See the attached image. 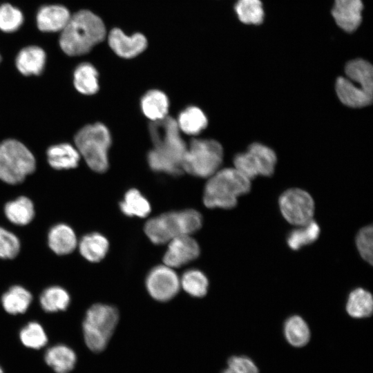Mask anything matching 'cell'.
<instances>
[{"label":"cell","mask_w":373,"mask_h":373,"mask_svg":"<svg viewBox=\"0 0 373 373\" xmlns=\"http://www.w3.org/2000/svg\"><path fill=\"white\" fill-rule=\"evenodd\" d=\"M102 19L88 10L77 12L62 30L59 39L61 50L68 55H84L106 37Z\"/></svg>","instance_id":"2"},{"label":"cell","mask_w":373,"mask_h":373,"mask_svg":"<svg viewBox=\"0 0 373 373\" xmlns=\"http://www.w3.org/2000/svg\"><path fill=\"white\" fill-rule=\"evenodd\" d=\"M341 102L350 108H363L372 104L373 87L346 77H338L335 84Z\"/></svg>","instance_id":"12"},{"label":"cell","mask_w":373,"mask_h":373,"mask_svg":"<svg viewBox=\"0 0 373 373\" xmlns=\"http://www.w3.org/2000/svg\"><path fill=\"white\" fill-rule=\"evenodd\" d=\"M119 208L124 215L138 218L146 217L151 210L148 200L136 189L126 192Z\"/></svg>","instance_id":"28"},{"label":"cell","mask_w":373,"mask_h":373,"mask_svg":"<svg viewBox=\"0 0 373 373\" xmlns=\"http://www.w3.org/2000/svg\"><path fill=\"white\" fill-rule=\"evenodd\" d=\"M35 169V159L21 142L9 139L0 143V179L11 184L21 182Z\"/></svg>","instance_id":"8"},{"label":"cell","mask_w":373,"mask_h":373,"mask_svg":"<svg viewBox=\"0 0 373 373\" xmlns=\"http://www.w3.org/2000/svg\"><path fill=\"white\" fill-rule=\"evenodd\" d=\"M32 299L30 291L21 286L15 285L3 294L1 303L8 313L17 314L24 313L28 309Z\"/></svg>","instance_id":"25"},{"label":"cell","mask_w":373,"mask_h":373,"mask_svg":"<svg viewBox=\"0 0 373 373\" xmlns=\"http://www.w3.org/2000/svg\"><path fill=\"white\" fill-rule=\"evenodd\" d=\"M73 77L75 88L84 95H93L99 90L98 72L91 64H79Z\"/></svg>","instance_id":"29"},{"label":"cell","mask_w":373,"mask_h":373,"mask_svg":"<svg viewBox=\"0 0 373 373\" xmlns=\"http://www.w3.org/2000/svg\"><path fill=\"white\" fill-rule=\"evenodd\" d=\"M0 61H1V56H0Z\"/></svg>","instance_id":"41"},{"label":"cell","mask_w":373,"mask_h":373,"mask_svg":"<svg viewBox=\"0 0 373 373\" xmlns=\"http://www.w3.org/2000/svg\"><path fill=\"white\" fill-rule=\"evenodd\" d=\"M68 10L62 6L51 5L42 7L37 15L39 29L46 32L62 30L70 18Z\"/></svg>","instance_id":"16"},{"label":"cell","mask_w":373,"mask_h":373,"mask_svg":"<svg viewBox=\"0 0 373 373\" xmlns=\"http://www.w3.org/2000/svg\"><path fill=\"white\" fill-rule=\"evenodd\" d=\"M284 334L287 341L296 347L305 346L310 339V330L307 323L298 315L291 316L285 321Z\"/></svg>","instance_id":"27"},{"label":"cell","mask_w":373,"mask_h":373,"mask_svg":"<svg viewBox=\"0 0 373 373\" xmlns=\"http://www.w3.org/2000/svg\"><path fill=\"white\" fill-rule=\"evenodd\" d=\"M46 62V53L38 46H32L23 48L16 59V66L24 75H39Z\"/></svg>","instance_id":"19"},{"label":"cell","mask_w":373,"mask_h":373,"mask_svg":"<svg viewBox=\"0 0 373 373\" xmlns=\"http://www.w3.org/2000/svg\"><path fill=\"white\" fill-rule=\"evenodd\" d=\"M20 242L12 232L0 227V258L12 259L19 253Z\"/></svg>","instance_id":"38"},{"label":"cell","mask_w":373,"mask_h":373,"mask_svg":"<svg viewBox=\"0 0 373 373\" xmlns=\"http://www.w3.org/2000/svg\"><path fill=\"white\" fill-rule=\"evenodd\" d=\"M321 230L318 223L313 219L300 228L291 231L287 238L290 249L298 250L305 245L314 242L318 238Z\"/></svg>","instance_id":"30"},{"label":"cell","mask_w":373,"mask_h":373,"mask_svg":"<svg viewBox=\"0 0 373 373\" xmlns=\"http://www.w3.org/2000/svg\"><path fill=\"white\" fill-rule=\"evenodd\" d=\"M176 122L181 132L189 135H196L206 128L208 120L200 108L191 106L180 112Z\"/></svg>","instance_id":"23"},{"label":"cell","mask_w":373,"mask_h":373,"mask_svg":"<svg viewBox=\"0 0 373 373\" xmlns=\"http://www.w3.org/2000/svg\"><path fill=\"white\" fill-rule=\"evenodd\" d=\"M0 373H3V370L1 369V367H0Z\"/></svg>","instance_id":"40"},{"label":"cell","mask_w":373,"mask_h":373,"mask_svg":"<svg viewBox=\"0 0 373 373\" xmlns=\"http://www.w3.org/2000/svg\"><path fill=\"white\" fill-rule=\"evenodd\" d=\"M254 362L245 356H231L227 363V367L222 373H258Z\"/></svg>","instance_id":"39"},{"label":"cell","mask_w":373,"mask_h":373,"mask_svg":"<svg viewBox=\"0 0 373 373\" xmlns=\"http://www.w3.org/2000/svg\"><path fill=\"white\" fill-rule=\"evenodd\" d=\"M119 319L117 309L105 304H95L86 312L83 322V334L87 347L95 352L107 345Z\"/></svg>","instance_id":"7"},{"label":"cell","mask_w":373,"mask_h":373,"mask_svg":"<svg viewBox=\"0 0 373 373\" xmlns=\"http://www.w3.org/2000/svg\"><path fill=\"white\" fill-rule=\"evenodd\" d=\"M346 77L373 86V68L370 63L362 59L349 61L345 68Z\"/></svg>","instance_id":"34"},{"label":"cell","mask_w":373,"mask_h":373,"mask_svg":"<svg viewBox=\"0 0 373 373\" xmlns=\"http://www.w3.org/2000/svg\"><path fill=\"white\" fill-rule=\"evenodd\" d=\"M223 148L213 139H193L187 144L183 171L193 176L208 178L220 169Z\"/></svg>","instance_id":"6"},{"label":"cell","mask_w":373,"mask_h":373,"mask_svg":"<svg viewBox=\"0 0 373 373\" xmlns=\"http://www.w3.org/2000/svg\"><path fill=\"white\" fill-rule=\"evenodd\" d=\"M202 224L201 214L194 209L164 213L149 219L144 225V232L155 245L168 243L174 238L191 235Z\"/></svg>","instance_id":"4"},{"label":"cell","mask_w":373,"mask_h":373,"mask_svg":"<svg viewBox=\"0 0 373 373\" xmlns=\"http://www.w3.org/2000/svg\"><path fill=\"white\" fill-rule=\"evenodd\" d=\"M276 162L274 151L259 142L251 144L246 151L236 154L233 158L234 168L250 180L258 175H272Z\"/></svg>","instance_id":"9"},{"label":"cell","mask_w":373,"mask_h":373,"mask_svg":"<svg viewBox=\"0 0 373 373\" xmlns=\"http://www.w3.org/2000/svg\"><path fill=\"white\" fill-rule=\"evenodd\" d=\"M74 141L79 155L93 171L104 173L107 170L111 136L105 125L97 122L84 126L77 133Z\"/></svg>","instance_id":"5"},{"label":"cell","mask_w":373,"mask_h":373,"mask_svg":"<svg viewBox=\"0 0 373 373\" xmlns=\"http://www.w3.org/2000/svg\"><path fill=\"white\" fill-rule=\"evenodd\" d=\"M373 227L372 225H367L361 228L356 236V245L361 258L372 265V249H373Z\"/></svg>","instance_id":"37"},{"label":"cell","mask_w":373,"mask_h":373,"mask_svg":"<svg viewBox=\"0 0 373 373\" xmlns=\"http://www.w3.org/2000/svg\"><path fill=\"white\" fill-rule=\"evenodd\" d=\"M180 280V287L191 296L201 298L207 293L208 279L204 274L198 269L186 270Z\"/></svg>","instance_id":"32"},{"label":"cell","mask_w":373,"mask_h":373,"mask_svg":"<svg viewBox=\"0 0 373 373\" xmlns=\"http://www.w3.org/2000/svg\"><path fill=\"white\" fill-rule=\"evenodd\" d=\"M149 134L153 147L147 155L150 168L156 172L179 175L183 171V160L187 144L181 135L176 119L170 116L151 122Z\"/></svg>","instance_id":"1"},{"label":"cell","mask_w":373,"mask_h":373,"mask_svg":"<svg viewBox=\"0 0 373 373\" xmlns=\"http://www.w3.org/2000/svg\"><path fill=\"white\" fill-rule=\"evenodd\" d=\"M140 105L142 113L151 122L168 116L169 99L161 90L153 89L146 92L141 99Z\"/></svg>","instance_id":"18"},{"label":"cell","mask_w":373,"mask_h":373,"mask_svg":"<svg viewBox=\"0 0 373 373\" xmlns=\"http://www.w3.org/2000/svg\"><path fill=\"white\" fill-rule=\"evenodd\" d=\"M278 203L283 216L293 225L300 227L313 219L314 201L311 195L303 189H287L279 197Z\"/></svg>","instance_id":"10"},{"label":"cell","mask_w":373,"mask_h":373,"mask_svg":"<svg viewBox=\"0 0 373 373\" xmlns=\"http://www.w3.org/2000/svg\"><path fill=\"white\" fill-rule=\"evenodd\" d=\"M4 212L6 218L17 225L30 223L35 216L33 203L25 196L8 202L5 206Z\"/></svg>","instance_id":"26"},{"label":"cell","mask_w":373,"mask_h":373,"mask_svg":"<svg viewBox=\"0 0 373 373\" xmlns=\"http://www.w3.org/2000/svg\"><path fill=\"white\" fill-rule=\"evenodd\" d=\"M163 257L164 264L171 267H180L196 259L200 253L197 241L191 235L179 236L168 242Z\"/></svg>","instance_id":"13"},{"label":"cell","mask_w":373,"mask_h":373,"mask_svg":"<svg viewBox=\"0 0 373 373\" xmlns=\"http://www.w3.org/2000/svg\"><path fill=\"white\" fill-rule=\"evenodd\" d=\"M251 180L233 168L219 169L208 178L203 194V202L210 209H230L238 203V198L248 193Z\"/></svg>","instance_id":"3"},{"label":"cell","mask_w":373,"mask_h":373,"mask_svg":"<svg viewBox=\"0 0 373 373\" xmlns=\"http://www.w3.org/2000/svg\"><path fill=\"white\" fill-rule=\"evenodd\" d=\"M23 17L21 12L10 4L0 6V29L10 32L17 30L22 24Z\"/></svg>","instance_id":"36"},{"label":"cell","mask_w":373,"mask_h":373,"mask_svg":"<svg viewBox=\"0 0 373 373\" xmlns=\"http://www.w3.org/2000/svg\"><path fill=\"white\" fill-rule=\"evenodd\" d=\"M146 289L156 300L165 302L173 298L179 291L180 280L173 270L166 265L153 267L146 279Z\"/></svg>","instance_id":"11"},{"label":"cell","mask_w":373,"mask_h":373,"mask_svg":"<svg viewBox=\"0 0 373 373\" xmlns=\"http://www.w3.org/2000/svg\"><path fill=\"white\" fill-rule=\"evenodd\" d=\"M235 11L238 19L245 24H260L264 19V10L260 0H238Z\"/></svg>","instance_id":"33"},{"label":"cell","mask_w":373,"mask_h":373,"mask_svg":"<svg viewBox=\"0 0 373 373\" xmlns=\"http://www.w3.org/2000/svg\"><path fill=\"white\" fill-rule=\"evenodd\" d=\"M108 42L111 50L119 57L131 59L141 54L147 47L146 37L140 32L128 36L118 28L108 33Z\"/></svg>","instance_id":"14"},{"label":"cell","mask_w":373,"mask_h":373,"mask_svg":"<svg viewBox=\"0 0 373 373\" xmlns=\"http://www.w3.org/2000/svg\"><path fill=\"white\" fill-rule=\"evenodd\" d=\"M109 248L108 240L102 234L94 232L85 235L79 243L81 255L91 262L102 260Z\"/></svg>","instance_id":"22"},{"label":"cell","mask_w":373,"mask_h":373,"mask_svg":"<svg viewBox=\"0 0 373 373\" xmlns=\"http://www.w3.org/2000/svg\"><path fill=\"white\" fill-rule=\"evenodd\" d=\"M363 8L361 0H335L332 15L341 29L353 32L361 23Z\"/></svg>","instance_id":"15"},{"label":"cell","mask_w":373,"mask_h":373,"mask_svg":"<svg viewBox=\"0 0 373 373\" xmlns=\"http://www.w3.org/2000/svg\"><path fill=\"white\" fill-rule=\"evenodd\" d=\"M44 359L56 373H68L74 368L77 357L69 347L56 345L47 350Z\"/></svg>","instance_id":"21"},{"label":"cell","mask_w":373,"mask_h":373,"mask_svg":"<svg viewBox=\"0 0 373 373\" xmlns=\"http://www.w3.org/2000/svg\"><path fill=\"white\" fill-rule=\"evenodd\" d=\"M21 343L27 347L40 349L44 347L48 338L42 326L37 322H30L20 331Z\"/></svg>","instance_id":"35"},{"label":"cell","mask_w":373,"mask_h":373,"mask_svg":"<svg viewBox=\"0 0 373 373\" xmlns=\"http://www.w3.org/2000/svg\"><path fill=\"white\" fill-rule=\"evenodd\" d=\"M347 314L355 318H367L372 314L373 298L370 292L363 289L352 290L346 303Z\"/></svg>","instance_id":"24"},{"label":"cell","mask_w":373,"mask_h":373,"mask_svg":"<svg viewBox=\"0 0 373 373\" xmlns=\"http://www.w3.org/2000/svg\"><path fill=\"white\" fill-rule=\"evenodd\" d=\"M48 243L55 254L66 255L73 252L77 245V240L73 229L66 224L53 226L48 235Z\"/></svg>","instance_id":"17"},{"label":"cell","mask_w":373,"mask_h":373,"mask_svg":"<svg viewBox=\"0 0 373 373\" xmlns=\"http://www.w3.org/2000/svg\"><path fill=\"white\" fill-rule=\"evenodd\" d=\"M39 302L42 309L47 312L64 311L69 305L70 296L64 288L52 286L41 293Z\"/></svg>","instance_id":"31"},{"label":"cell","mask_w":373,"mask_h":373,"mask_svg":"<svg viewBox=\"0 0 373 373\" xmlns=\"http://www.w3.org/2000/svg\"><path fill=\"white\" fill-rule=\"evenodd\" d=\"M49 164L55 169H69L77 166L80 155L75 147L68 143L50 146L47 151Z\"/></svg>","instance_id":"20"}]
</instances>
